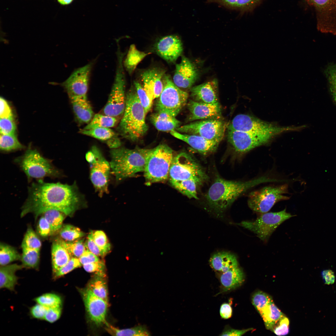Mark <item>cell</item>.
Wrapping results in <instances>:
<instances>
[{
  "label": "cell",
  "mask_w": 336,
  "mask_h": 336,
  "mask_svg": "<svg viewBox=\"0 0 336 336\" xmlns=\"http://www.w3.org/2000/svg\"><path fill=\"white\" fill-rule=\"evenodd\" d=\"M105 275L96 274L89 282L87 288L94 294L108 302V293Z\"/></svg>",
  "instance_id": "33"
},
{
  "label": "cell",
  "mask_w": 336,
  "mask_h": 336,
  "mask_svg": "<svg viewBox=\"0 0 336 336\" xmlns=\"http://www.w3.org/2000/svg\"><path fill=\"white\" fill-rule=\"evenodd\" d=\"M150 149L119 147L110 151L111 173L117 181L132 177L144 172Z\"/></svg>",
  "instance_id": "4"
},
{
  "label": "cell",
  "mask_w": 336,
  "mask_h": 336,
  "mask_svg": "<svg viewBox=\"0 0 336 336\" xmlns=\"http://www.w3.org/2000/svg\"><path fill=\"white\" fill-rule=\"evenodd\" d=\"M86 158L90 167V178L96 190L101 196L108 192L109 180L111 170L110 163L100 149L92 146L87 152Z\"/></svg>",
  "instance_id": "12"
},
{
  "label": "cell",
  "mask_w": 336,
  "mask_h": 336,
  "mask_svg": "<svg viewBox=\"0 0 336 336\" xmlns=\"http://www.w3.org/2000/svg\"><path fill=\"white\" fill-rule=\"evenodd\" d=\"M316 12L317 29L336 35V0H305Z\"/></svg>",
  "instance_id": "16"
},
{
  "label": "cell",
  "mask_w": 336,
  "mask_h": 336,
  "mask_svg": "<svg viewBox=\"0 0 336 336\" xmlns=\"http://www.w3.org/2000/svg\"><path fill=\"white\" fill-rule=\"evenodd\" d=\"M34 301L47 308L62 306L63 301L61 296L52 293L44 294L34 299Z\"/></svg>",
  "instance_id": "45"
},
{
  "label": "cell",
  "mask_w": 336,
  "mask_h": 336,
  "mask_svg": "<svg viewBox=\"0 0 336 336\" xmlns=\"http://www.w3.org/2000/svg\"><path fill=\"white\" fill-rule=\"evenodd\" d=\"M220 315L221 317L224 319L230 318L232 314L231 307L229 303H225L222 304L220 307Z\"/></svg>",
  "instance_id": "62"
},
{
  "label": "cell",
  "mask_w": 336,
  "mask_h": 336,
  "mask_svg": "<svg viewBox=\"0 0 336 336\" xmlns=\"http://www.w3.org/2000/svg\"><path fill=\"white\" fill-rule=\"evenodd\" d=\"M211 2H219L226 6L241 10H250L260 0H210Z\"/></svg>",
  "instance_id": "44"
},
{
  "label": "cell",
  "mask_w": 336,
  "mask_h": 336,
  "mask_svg": "<svg viewBox=\"0 0 336 336\" xmlns=\"http://www.w3.org/2000/svg\"><path fill=\"white\" fill-rule=\"evenodd\" d=\"M0 118L13 117L12 109L7 102L3 97L0 98Z\"/></svg>",
  "instance_id": "59"
},
{
  "label": "cell",
  "mask_w": 336,
  "mask_h": 336,
  "mask_svg": "<svg viewBox=\"0 0 336 336\" xmlns=\"http://www.w3.org/2000/svg\"><path fill=\"white\" fill-rule=\"evenodd\" d=\"M146 114L133 85L126 95L125 108L118 127L121 135L133 142L141 138L148 129Z\"/></svg>",
  "instance_id": "3"
},
{
  "label": "cell",
  "mask_w": 336,
  "mask_h": 336,
  "mask_svg": "<svg viewBox=\"0 0 336 336\" xmlns=\"http://www.w3.org/2000/svg\"><path fill=\"white\" fill-rule=\"evenodd\" d=\"M16 128L13 117L0 118V134H15Z\"/></svg>",
  "instance_id": "52"
},
{
  "label": "cell",
  "mask_w": 336,
  "mask_h": 336,
  "mask_svg": "<svg viewBox=\"0 0 336 336\" xmlns=\"http://www.w3.org/2000/svg\"><path fill=\"white\" fill-rule=\"evenodd\" d=\"M21 260L24 268L37 269L40 262V251L21 246Z\"/></svg>",
  "instance_id": "38"
},
{
  "label": "cell",
  "mask_w": 336,
  "mask_h": 336,
  "mask_svg": "<svg viewBox=\"0 0 336 336\" xmlns=\"http://www.w3.org/2000/svg\"><path fill=\"white\" fill-rule=\"evenodd\" d=\"M119 119L105 114H96L83 129H90L97 128H110L115 126L118 123Z\"/></svg>",
  "instance_id": "37"
},
{
  "label": "cell",
  "mask_w": 336,
  "mask_h": 336,
  "mask_svg": "<svg viewBox=\"0 0 336 336\" xmlns=\"http://www.w3.org/2000/svg\"><path fill=\"white\" fill-rule=\"evenodd\" d=\"M21 255L13 247L7 244H0V264L3 266L16 260H21Z\"/></svg>",
  "instance_id": "40"
},
{
  "label": "cell",
  "mask_w": 336,
  "mask_h": 336,
  "mask_svg": "<svg viewBox=\"0 0 336 336\" xmlns=\"http://www.w3.org/2000/svg\"><path fill=\"white\" fill-rule=\"evenodd\" d=\"M91 232L96 244L105 254H107L110 250L111 246L105 233L100 230Z\"/></svg>",
  "instance_id": "50"
},
{
  "label": "cell",
  "mask_w": 336,
  "mask_h": 336,
  "mask_svg": "<svg viewBox=\"0 0 336 336\" xmlns=\"http://www.w3.org/2000/svg\"><path fill=\"white\" fill-rule=\"evenodd\" d=\"M82 265L99 260L98 256L86 249L81 255L78 258Z\"/></svg>",
  "instance_id": "60"
},
{
  "label": "cell",
  "mask_w": 336,
  "mask_h": 336,
  "mask_svg": "<svg viewBox=\"0 0 336 336\" xmlns=\"http://www.w3.org/2000/svg\"><path fill=\"white\" fill-rule=\"evenodd\" d=\"M42 214L50 226L51 235H54L59 231L63 226L62 224L65 215L62 212L55 209L48 210L44 212Z\"/></svg>",
  "instance_id": "39"
},
{
  "label": "cell",
  "mask_w": 336,
  "mask_h": 336,
  "mask_svg": "<svg viewBox=\"0 0 336 336\" xmlns=\"http://www.w3.org/2000/svg\"><path fill=\"white\" fill-rule=\"evenodd\" d=\"M164 73L162 70L153 68L145 71L141 75L142 85L152 100L158 98L162 91Z\"/></svg>",
  "instance_id": "21"
},
{
  "label": "cell",
  "mask_w": 336,
  "mask_h": 336,
  "mask_svg": "<svg viewBox=\"0 0 336 336\" xmlns=\"http://www.w3.org/2000/svg\"><path fill=\"white\" fill-rule=\"evenodd\" d=\"M82 265L78 258L71 257L65 264L53 273V279H57Z\"/></svg>",
  "instance_id": "49"
},
{
  "label": "cell",
  "mask_w": 336,
  "mask_h": 336,
  "mask_svg": "<svg viewBox=\"0 0 336 336\" xmlns=\"http://www.w3.org/2000/svg\"><path fill=\"white\" fill-rule=\"evenodd\" d=\"M79 291L90 320L97 326L105 324L107 302L96 296L87 287L80 289Z\"/></svg>",
  "instance_id": "18"
},
{
  "label": "cell",
  "mask_w": 336,
  "mask_h": 336,
  "mask_svg": "<svg viewBox=\"0 0 336 336\" xmlns=\"http://www.w3.org/2000/svg\"><path fill=\"white\" fill-rule=\"evenodd\" d=\"M223 292L235 289L240 286L244 280L242 270L238 266L222 273L220 278Z\"/></svg>",
  "instance_id": "29"
},
{
  "label": "cell",
  "mask_w": 336,
  "mask_h": 336,
  "mask_svg": "<svg viewBox=\"0 0 336 336\" xmlns=\"http://www.w3.org/2000/svg\"><path fill=\"white\" fill-rule=\"evenodd\" d=\"M287 184L267 186L250 192L249 194L248 205L253 212L260 214L268 212L277 203L289 199L283 194L288 193Z\"/></svg>",
  "instance_id": "10"
},
{
  "label": "cell",
  "mask_w": 336,
  "mask_h": 336,
  "mask_svg": "<svg viewBox=\"0 0 336 336\" xmlns=\"http://www.w3.org/2000/svg\"><path fill=\"white\" fill-rule=\"evenodd\" d=\"M24 147L15 134H0V149L1 151L8 152Z\"/></svg>",
  "instance_id": "41"
},
{
  "label": "cell",
  "mask_w": 336,
  "mask_h": 336,
  "mask_svg": "<svg viewBox=\"0 0 336 336\" xmlns=\"http://www.w3.org/2000/svg\"><path fill=\"white\" fill-rule=\"evenodd\" d=\"M193 100L199 102L214 103L218 102V83L214 79L191 88Z\"/></svg>",
  "instance_id": "24"
},
{
  "label": "cell",
  "mask_w": 336,
  "mask_h": 336,
  "mask_svg": "<svg viewBox=\"0 0 336 336\" xmlns=\"http://www.w3.org/2000/svg\"><path fill=\"white\" fill-rule=\"evenodd\" d=\"M163 87L156 104L157 112L175 117L187 103L188 93L176 86L168 75H165Z\"/></svg>",
  "instance_id": "9"
},
{
  "label": "cell",
  "mask_w": 336,
  "mask_h": 336,
  "mask_svg": "<svg viewBox=\"0 0 336 336\" xmlns=\"http://www.w3.org/2000/svg\"><path fill=\"white\" fill-rule=\"evenodd\" d=\"M73 0H57L58 2L63 5H68L70 4Z\"/></svg>",
  "instance_id": "64"
},
{
  "label": "cell",
  "mask_w": 336,
  "mask_h": 336,
  "mask_svg": "<svg viewBox=\"0 0 336 336\" xmlns=\"http://www.w3.org/2000/svg\"><path fill=\"white\" fill-rule=\"evenodd\" d=\"M85 270L89 273H95V274H105V265L104 262L100 260L83 265Z\"/></svg>",
  "instance_id": "54"
},
{
  "label": "cell",
  "mask_w": 336,
  "mask_h": 336,
  "mask_svg": "<svg viewBox=\"0 0 336 336\" xmlns=\"http://www.w3.org/2000/svg\"><path fill=\"white\" fill-rule=\"evenodd\" d=\"M155 48L159 56L171 63L175 62L183 51L181 40L178 36L175 35L162 37L156 44Z\"/></svg>",
  "instance_id": "20"
},
{
  "label": "cell",
  "mask_w": 336,
  "mask_h": 336,
  "mask_svg": "<svg viewBox=\"0 0 336 336\" xmlns=\"http://www.w3.org/2000/svg\"><path fill=\"white\" fill-rule=\"evenodd\" d=\"M47 309L46 307L37 303L30 308V315L33 318L44 320Z\"/></svg>",
  "instance_id": "57"
},
{
  "label": "cell",
  "mask_w": 336,
  "mask_h": 336,
  "mask_svg": "<svg viewBox=\"0 0 336 336\" xmlns=\"http://www.w3.org/2000/svg\"><path fill=\"white\" fill-rule=\"evenodd\" d=\"M62 312V306L47 308L44 320L49 323H53L60 318Z\"/></svg>",
  "instance_id": "55"
},
{
  "label": "cell",
  "mask_w": 336,
  "mask_h": 336,
  "mask_svg": "<svg viewBox=\"0 0 336 336\" xmlns=\"http://www.w3.org/2000/svg\"><path fill=\"white\" fill-rule=\"evenodd\" d=\"M70 255L79 258L86 250L85 242L83 239H78L72 241H67L62 239H58Z\"/></svg>",
  "instance_id": "43"
},
{
  "label": "cell",
  "mask_w": 336,
  "mask_h": 336,
  "mask_svg": "<svg viewBox=\"0 0 336 336\" xmlns=\"http://www.w3.org/2000/svg\"><path fill=\"white\" fill-rule=\"evenodd\" d=\"M133 86L136 91L139 100L143 106L146 114L151 109L153 100L148 96L142 85L137 81H134Z\"/></svg>",
  "instance_id": "48"
},
{
  "label": "cell",
  "mask_w": 336,
  "mask_h": 336,
  "mask_svg": "<svg viewBox=\"0 0 336 336\" xmlns=\"http://www.w3.org/2000/svg\"><path fill=\"white\" fill-rule=\"evenodd\" d=\"M226 127V123L217 118L192 122L180 126L176 130L183 133L198 135L219 143L224 136Z\"/></svg>",
  "instance_id": "14"
},
{
  "label": "cell",
  "mask_w": 336,
  "mask_h": 336,
  "mask_svg": "<svg viewBox=\"0 0 336 336\" xmlns=\"http://www.w3.org/2000/svg\"><path fill=\"white\" fill-rule=\"evenodd\" d=\"M114 81L108 100L103 110L104 114L119 119L124 112L126 103V79L123 65L125 54L118 48Z\"/></svg>",
  "instance_id": "7"
},
{
  "label": "cell",
  "mask_w": 336,
  "mask_h": 336,
  "mask_svg": "<svg viewBox=\"0 0 336 336\" xmlns=\"http://www.w3.org/2000/svg\"><path fill=\"white\" fill-rule=\"evenodd\" d=\"M209 262L213 269L222 273L238 266L236 256L231 253L225 251L218 252L212 255Z\"/></svg>",
  "instance_id": "26"
},
{
  "label": "cell",
  "mask_w": 336,
  "mask_h": 336,
  "mask_svg": "<svg viewBox=\"0 0 336 336\" xmlns=\"http://www.w3.org/2000/svg\"><path fill=\"white\" fill-rule=\"evenodd\" d=\"M85 243L86 249L97 256H104L105 255L95 242L91 232L88 235Z\"/></svg>",
  "instance_id": "56"
},
{
  "label": "cell",
  "mask_w": 336,
  "mask_h": 336,
  "mask_svg": "<svg viewBox=\"0 0 336 336\" xmlns=\"http://www.w3.org/2000/svg\"><path fill=\"white\" fill-rule=\"evenodd\" d=\"M252 303L259 313L273 300L268 294L261 291L255 292L252 295Z\"/></svg>",
  "instance_id": "46"
},
{
  "label": "cell",
  "mask_w": 336,
  "mask_h": 336,
  "mask_svg": "<svg viewBox=\"0 0 336 336\" xmlns=\"http://www.w3.org/2000/svg\"><path fill=\"white\" fill-rule=\"evenodd\" d=\"M59 234L62 239L67 241L80 239L86 235L79 228L70 224L62 226L59 231Z\"/></svg>",
  "instance_id": "42"
},
{
  "label": "cell",
  "mask_w": 336,
  "mask_h": 336,
  "mask_svg": "<svg viewBox=\"0 0 336 336\" xmlns=\"http://www.w3.org/2000/svg\"><path fill=\"white\" fill-rule=\"evenodd\" d=\"M92 62L75 69L62 83L69 97L87 95Z\"/></svg>",
  "instance_id": "17"
},
{
  "label": "cell",
  "mask_w": 336,
  "mask_h": 336,
  "mask_svg": "<svg viewBox=\"0 0 336 336\" xmlns=\"http://www.w3.org/2000/svg\"><path fill=\"white\" fill-rule=\"evenodd\" d=\"M79 132L81 134L105 141L108 145L118 138L115 133L110 128H97L90 129H83Z\"/></svg>",
  "instance_id": "35"
},
{
  "label": "cell",
  "mask_w": 336,
  "mask_h": 336,
  "mask_svg": "<svg viewBox=\"0 0 336 336\" xmlns=\"http://www.w3.org/2000/svg\"><path fill=\"white\" fill-rule=\"evenodd\" d=\"M170 182L192 179L201 185L208 179L201 165L189 154L181 152L174 156L170 166Z\"/></svg>",
  "instance_id": "8"
},
{
  "label": "cell",
  "mask_w": 336,
  "mask_h": 336,
  "mask_svg": "<svg viewBox=\"0 0 336 336\" xmlns=\"http://www.w3.org/2000/svg\"><path fill=\"white\" fill-rule=\"evenodd\" d=\"M71 255L58 240L53 243L51 259L53 273L65 264L70 259Z\"/></svg>",
  "instance_id": "30"
},
{
  "label": "cell",
  "mask_w": 336,
  "mask_h": 336,
  "mask_svg": "<svg viewBox=\"0 0 336 336\" xmlns=\"http://www.w3.org/2000/svg\"><path fill=\"white\" fill-rule=\"evenodd\" d=\"M277 134L272 133H250L228 130L229 142L236 153L244 154L253 149L268 142Z\"/></svg>",
  "instance_id": "15"
},
{
  "label": "cell",
  "mask_w": 336,
  "mask_h": 336,
  "mask_svg": "<svg viewBox=\"0 0 336 336\" xmlns=\"http://www.w3.org/2000/svg\"><path fill=\"white\" fill-rule=\"evenodd\" d=\"M259 314L266 329L272 331L280 319L284 315L275 304L273 301L264 308Z\"/></svg>",
  "instance_id": "31"
},
{
  "label": "cell",
  "mask_w": 336,
  "mask_h": 336,
  "mask_svg": "<svg viewBox=\"0 0 336 336\" xmlns=\"http://www.w3.org/2000/svg\"><path fill=\"white\" fill-rule=\"evenodd\" d=\"M174 156L173 150L166 144L150 149L144 171L147 184L164 182L168 179Z\"/></svg>",
  "instance_id": "6"
},
{
  "label": "cell",
  "mask_w": 336,
  "mask_h": 336,
  "mask_svg": "<svg viewBox=\"0 0 336 336\" xmlns=\"http://www.w3.org/2000/svg\"><path fill=\"white\" fill-rule=\"evenodd\" d=\"M14 162L26 175L28 181L42 179L46 177L60 178L62 172L52 163V161L43 156L36 149L29 148L22 156L15 158Z\"/></svg>",
  "instance_id": "5"
},
{
  "label": "cell",
  "mask_w": 336,
  "mask_h": 336,
  "mask_svg": "<svg viewBox=\"0 0 336 336\" xmlns=\"http://www.w3.org/2000/svg\"><path fill=\"white\" fill-rule=\"evenodd\" d=\"M24 268L22 265L16 264L1 266L0 268V288H6L14 291L17 283L18 278L16 272Z\"/></svg>",
  "instance_id": "28"
},
{
  "label": "cell",
  "mask_w": 336,
  "mask_h": 336,
  "mask_svg": "<svg viewBox=\"0 0 336 336\" xmlns=\"http://www.w3.org/2000/svg\"><path fill=\"white\" fill-rule=\"evenodd\" d=\"M151 54L139 51L135 44H131L125 59H124V68L129 75H132L139 63Z\"/></svg>",
  "instance_id": "32"
},
{
  "label": "cell",
  "mask_w": 336,
  "mask_h": 336,
  "mask_svg": "<svg viewBox=\"0 0 336 336\" xmlns=\"http://www.w3.org/2000/svg\"><path fill=\"white\" fill-rule=\"evenodd\" d=\"M84 203V197L75 182L69 185L37 180L28 188V196L21 207V216L32 213L36 218L51 209L71 216Z\"/></svg>",
  "instance_id": "1"
},
{
  "label": "cell",
  "mask_w": 336,
  "mask_h": 336,
  "mask_svg": "<svg viewBox=\"0 0 336 336\" xmlns=\"http://www.w3.org/2000/svg\"><path fill=\"white\" fill-rule=\"evenodd\" d=\"M172 186L189 198L198 199L197 191L198 184L192 179L170 182Z\"/></svg>",
  "instance_id": "36"
},
{
  "label": "cell",
  "mask_w": 336,
  "mask_h": 336,
  "mask_svg": "<svg viewBox=\"0 0 336 336\" xmlns=\"http://www.w3.org/2000/svg\"><path fill=\"white\" fill-rule=\"evenodd\" d=\"M324 72L329 82L333 97L336 102V64L329 65Z\"/></svg>",
  "instance_id": "51"
},
{
  "label": "cell",
  "mask_w": 336,
  "mask_h": 336,
  "mask_svg": "<svg viewBox=\"0 0 336 336\" xmlns=\"http://www.w3.org/2000/svg\"><path fill=\"white\" fill-rule=\"evenodd\" d=\"M198 76L195 65L188 58L183 56L180 62L175 66L173 81L180 88H190L195 83Z\"/></svg>",
  "instance_id": "19"
},
{
  "label": "cell",
  "mask_w": 336,
  "mask_h": 336,
  "mask_svg": "<svg viewBox=\"0 0 336 336\" xmlns=\"http://www.w3.org/2000/svg\"><path fill=\"white\" fill-rule=\"evenodd\" d=\"M150 119L157 130L163 132L176 130L181 124V122L175 117L162 112L156 111L152 114Z\"/></svg>",
  "instance_id": "27"
},
{
  "label": "cell",
  "mask_w": 336,
  "mask_h": 336,
  "mask_svg": "<svg viewBox=\"0 0 336 336\" xmlns=\"http://www.w3.org/2000/svg\"><path fill=\"white\" fill-rule=\"evenodd\" d=\"M75 115L78 121L82 123L88 124L93 118L92 107L87 95L70 97Z\"/></svg>",
  "instance_id": "25"
},
{
  "label": "cell",
  "mask_w": 336,
  "mask_h": 336,
  "mask_svg": "<svg viewBox=\"0 0 336 336\" xmlns=\"http://www.w3.org/2000/svg\"><path fill=\"white\" fill-rule=\"evenodd\" d=\"M253 328H249L246 329L238 330L233 329H227L222 333L221 336H241L246 333V332L252 330Z\"/></svg>",
  "instance_id": "63"
},
{
  "label": "cell",
  "mask_w": 336,
  "mask_h": 336,
  "mask_svg": "<svg viewBox=\"0 0 336 336\" xmlns=\"http://www.w3.org/2000/svg\"><path fill=\"white\" fill-rule=\"evenodd\" d=\"M321 276L323 282L327 285L332 284L335 281V277L334 272L330 269H325L321 272Z\"/></svg>",
  "instance_id": "61"
},
{
  "label": "cell",
  "mask_w": 336,
  "mask_h": 336,
  "mask_svg": "<svg viewBox=\"0 0 336 336\" xmlns=\"http://www.w3.org/2000/svg\"><path fill=\"white\" fill-rule=\"evenodd\" d=\"M41 246L40 240L34 230L28 228L22 242L21 246L40 251Z\"/></svg>",
  "instance_id": "47"
},
{
  "label": "cell",
  "mask_w": 336,
  "mask_h": 336,
  "mask_svg": "<svg viewBox=\"0 0 336 336\" xmlns=\"http://www.w3.org/2000/svg\"><path fill=\"white\" fill-rule=\"evenodd\" d=\"M187 107L190 112L188 119L189 121L220 118L221 114V107L218 102L207 103L190 100Z\"/></svg>",
  "instance_id": "22"
},
{
  "label": "cell",
  "mask_w": 336,
  "mask_h": 336,
  "mask_svg": "<svg viewBox=\"0 0 336 336\" xmlns=\"http://www.w3.org/2000/svg\"><path fill=\"white\" fill-rule=\"evenodd\" d=\"M105 329L112 335L144 336L150 335V333L144 325H138L131 328L119 329L108 324H105Z\"/></svg>",
  "instance_id": "34"
},
{
  "label": "cell",
  "mask_w": 336,
  "mask_h": 336,
  "mask_svg": "<svg viewBox=\"0 0 336 336\" xmlns=\"http://www.w3.org/2000/svg\"><path fill=\"white\" fill-rule=\"evenodd\" d=\"M289 324L288 318L284 315L279 321L272 331L278 336L286 335L289 332Z\"/></svg>",
  "instance_id": "53"
},
{
  "label": "cell",
  "mask_w": 336,
  "mask_h": 336,
  "mask_svg": "<svg viewBox=\"0 0 336 336\" xmlns=\"http://www.w3.org/2000/svg\"><path fill=\"white\" fill-rule=\"evenodd\" d=\"M38 230L39 234L42 237H46L51 235L50 226L43 215L39 220Z\"/></svg>",
  "instance_id": "58"
},
{
  "label": "cell",
  "mask_w": 336,
  "mask_h": 336,
  "mask_svg": "<svg viewBox=\"0 0 336 336\" xmlns=\"http://www.w3.org/2000/svg\"><path fill=\"white\" fill-rule=\"evenodd\" d=\"M294 216L285 209L278 212L258 214L254 221H243L237 224L253 232L261 240L266 242L281 224Z\"/></svg>",
  "instance_id": "11"
},
{
  "label": "cell",
  "mask_w": 336,
  "mask_h": 336,
  "mask_svg": "<svg viewBox=\"0 0 336 336\" xmlns=\"http://www.w3.org/2000/svg\"><path fill=\"white\" fill-rule=\"evenodd\" d=\"M174 137L187 143L199 153L206 155L214 152L218 146L219 143L208 140L200 136L183 133L173 130L170 132Z\"/></svg>",
  "instance_id": "23"
},
{
  "label": "cell",
  "mask_w": 336,
  "mask_h": 336,
  "mask_svg": "<svg viewBox=\"0 0 336 336\" xmlns=\"http://www.w3.org/2000/svg\"><path fill=\"white\" fill-rule=\"evenodd\" d=\"M278 181L266 176L245 181L227 180L218 177L206 195V203L212 210L216 213H222L250 188L261 183Z\"/></svg>",
  "instance_id": "2"
},
{
  "label": "cell",
  "mask_w": 336,
  "mask_h": 336,
  "mask_svg": "<svg viewBox=\"0 0 336 336\" xmlns=\"http://www.w3.org/2000/svg\"><path fill=\"white\" fill-rule=\"evenodd\" d=\"M227 127L228 130L250 133H272L277 135L287 131L296 130L302 128L280 127L243 114L235 116Z\"/></svg>",
  "instance_id": "13"
}]
</instances>
